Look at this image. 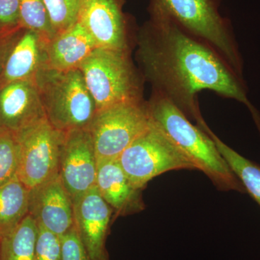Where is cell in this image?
<instances>
[{
  "mask_svg": "<svg viewBox=\"0 0 260 260\" xmlns=\"http://www.w3.org/2000/svg\"><path fill=\"white\" fill-rule=\"evenodd\" d=\"M20 25V0H0V28L13 29Z\"/></svg>",
  "mask_w": 260,
  "mask_h": 260,
  "instance_id": "obj_25",
  "label": "cell"
},
{
  "mask_svg": "<svg viewBox=\"0 0 260 260\" xmlns=\"http://www.w3.org/2000/svg\"><path fill=\"white\" fill-rule=\"evenodd\" d=\"M95 186L117 215H129L144 210L143 189L133 185L117 159L98 161Z\"/></svg>",
  "mask_w": 260,
  "mask_h": 260,
  "instance_id": "obj_14",
  "label": "cell"
},
{
  "mask_svg": "<svg viewBox=\"0 0 260 260\" xmlns=\"http://www.w3.org/2000/svg\"><path fill=\"white\" fill-rule=\"evenodd\" d=\"M28 214L59 237L74 226L73 200L59 176L30 189Z\"/></svg>",
  "mask_w": 260,
  "mask_h": 260,
  "instance_id": "obj_12",
  "label": "cell"
},
{
  "mask_svg": "<svg viewBox=\"0 0 260 260\" xmlns=\"http://www.w3.org/2000/svg\"><path fill=\"white\" fill-rule=\"evenodd\" d=\"M150 20L140 32L138 57L153 91L174 103L189 119L202 116L198 94L209 90L249 108L260 131V119L248 100L243 78L213 48L184 31L150 8Z\"/></svg>",
  "mask_w": 260,
  "mask_h": 260,
  "instance_id": "obj_1",
  "label": "cell"
},
{
  "mask_svg": "<svg viewBox=\"0 0 260 260\" xmlns=\"http://www.w3.org/2000/svg\"><path fill=\"white\" fill-rule=\"evenodd\" d=\"M150 7L213 48L243 78L242 56L230 23L220 14V0H150Z\"/></svg>",
  "mask_w": 260,
  "mask_h": 260,
  "instance_id": "obj_4",
  "label": "cell"
},
{
  "mask_svg": "<svg viewBox=\"0 0 260 260\" xmlns=\"http://www.w3.org/2000/svg\"><path fill=\"white\" fill-rule=\"evenodd\" d=\"M39 226L34 260H61L60 237Z\"/></svg>",
  "mask_w": 260,
  "mask_h": 260,
  "instance_id": "obj_23",
  "label": "cell"
},
{
  "mask_svg": "<svg viewBox=\"0 0 260 260\" xmlns=\"http://www.w3.org/2000/svg\"><path fill=\"white\" fill-rule=\"evenodd\" d=\"M34 79L51 125L64 133L88 129L96 107L78 68L59 71L44 64Z\"/></svg>",
  "mask_w": 260,
  "mask_h": 260,
  "instance_id": "obj_3",
  "label": "cell"
},
{
  "mask_svg": "<svg viewBox=\"0 0 260 260\" xmlns=\"http://www.w3.org/2000/svg\"><path fill=\"white\" fill-rule=\"evenodd\" d=\"M196 121L198 124L197 126H199L200 129H203L213 140L218 151L221 154L232 172L242 183L245 190L260 205V167L255 162L244 158L234 149L225 144L210 129L203 116Z\"/></svg>",
  "mask_w": 260,
  "mask_h": 260,
  "instance_id": "obj_17",
  "label": "cell"
},
{
  "mask_svg": "<svg viewBox=\"0 0 260 260\" xmlns=\"http://www.w3.org/2000/svg\"><path fill=\"white\" fill-rule=\"evenodd\" d=\"M46 44L37 32L31 30L25 29L21 35H17L7 56L0 85L32 79L46 64Z\"/></svg>",
  "mask_w": 260,
  "mask_h": 260,
  "instance_id": "obj_16",
  "label": "cell"
},
{
  "mask_svg": "<svg viewBox=\"0 0 260 260\" xmlns=\"http://www.w3.org/2000/svg\"><path fill=\"white\" fill-rule=\"evenodd\" d=\"M97 48L93 38L77 21L46 44V64L59 71L77 69Z\"/></svg>",
  "mask_w": 260,
  "mask_h": 260,
  "instance_id": "obj_15",
  "label": "cell"
},
{
  "mask_svg": "<svg viewBox=\"0 0 260 260\" xmlns=\"http://www.w3.org/2000/svg\"><path fill=\"white\" fill-rule=\"evenodd\" d=\"M39 226L31 215L5 235L0 236V260H34Z\"/></svg>",
  "mask_w": 260,
  "mask_h": 260,
  "instance_id": "obj_19",
  "label": "cell"
},
{
  "mask_svg": "<svg viewBox=\"0 0 260 260\" xmlns=\"http://www.w3.org/2000/svg\"><path fill=\"white\" fill-rule=\"evenodd\" d=\"M20 25L37 32L46 43L56 36L43 0H20Z\"/></svg>",
  "mask_w": 260,
  "mask_h": 260,
  "instance_id": "obj_20",
  "label": "cell"
},
{
  "mask_svg": "<svg viewBox=\"0 0 260 260\" xmlns=\"http://www.w3.org/2000/svg\"><path fill=\"white\" fill-rule=\"evenodd\" d=\"M153 124L204 173L220 191L246 192L239 178L218 151L211 138L199 126L193 125L184 112L167 98L153 92L147 103Z\"/></svg>",
  "mask_w": 260,
  "mask_h": 260,
  "instance_id": "obj_2",
  "label": "cell"
},
{
  "mask_svg": "<svg viewBox=\"0 0 260 260\" xmlns=\"http://www.w3.org/2000/svg\"><path fill=\"white\" fill-rule=\"evenodd\" d=\"M60 240L61 260H90L75 225Z\"/></svg>",
  "mask_w": 260,
  "mask_h": 260,
  "instance_id": "obj_24",
  "label": "cell"
},
{
  "mask_svg": "<svg viewBox=\"0 0 260 260\" xmlns=\"http://www.w3.org/2000/svg\"><path fill=\"white\" fill-rule=\"evenodd\" d=\"M45 117L34 78L0 85V129L16 134Z\"/></svg>",
  "mask_w": 260,
  "mask_h": 260,
  "instance_id": "obj_13",
  "label": "cell"
},
{
  "mask_svg": "<svg viewBox=\"0 0 260 260\" xmlns=\"http://www.w3.org/2000/svg\"><path fill=\"white\" fill-rule=\"evenodd\" d=\"M78 69L97 112L123 103L141 101V79L128 51L97 48Z\"/></svg>",
  "mask_w": 260,
  "mask_h": 260,
  "instance_id": "obj_5",
  "label": "cell"
},
{
  "mask_svg": "<svg viewBox=\"0 0 260 260\" xmlns=\"http://www.w3.org/2000/svg\"><path fill=\"white\" fill-rule=\"evenodd\" d=\"M78 21L98 48L128 51L125 18L119 0H82Z\"/></svg>",
  "mask_w": 260,
  "mask_h": 260,
  "instance_id": "obj_11",
  "label": "cell"
},
{
  "mask_svg": "<svg viewBox=\"0 0 260 260\" xmlns=\"http://www.w3.org/2000/svg\"><path fill=\"white\" fill-rule=\"evenodd\" d=\"M98 160L89 129L65 133L59 177L73 202L95 186Z\"/></svg>",
  "mask_w": 260,
  "mask_h": 260,
  "instance_id": "obj_9",
  "label": "cell"
},
{
  "mask_svg": "<svg viewBox=\"0 0 260 260\" xmlns=\"http://www.w3.org/2000/svg\"><path fill=\"white\" fill-rule=\"evenodd\" d=\"M53 30L64 31L78 21L82 0H43Z\"/></svg>",
  "mask_w": 260,
  "mask_h": 260,
  "instance_id": "obj_22",
  "label": "cell"
},
{
  "mask_svg": "<svg viewBox=\"0 0 260 260\" xmlns=\"http://www.w3.org/2000/svg\"><path fill=\"white\" fill-rule=\"evenodd\" d=\"M15 135L20 147L19 180L30 189L59 176L64 132L45 117Z\"/></svg>",
  "mask_w": 260,
  "mask_h": 260,
  "instance_id": "obj_8",
  "label": "cell"
},
{
  "mask_svg": "<svg viewBox=\"0 0 260 260\" xmlns=\"http://www.w3.org/2000/svg\"><path fill=\"white\" fill-rule=\"evenodd\" d=\"M17 28L2 29L0 28V79L7 56L9 52L10 48L16 38Z\"/></svg>",
  "mask_w": 260,
  "mask_h": 260,
  "instance_id": "obj_26",
  "label": "cell"
},
{
  "mask_svg": "<svg viewBox=\"0 0 260 260\" xmlns=\"http://www.w3.org/2000/svg\"><path fill=\"white\" fill-rule=\"evenodd\" d=\"M117 160L133 185L140 189H144L148 181L164 173L196 169L190 160L152 121L148 129L124 150Z\"/></svg>",
  "mask_w": 260,
  "mask_h": 260,
  "instance_id": "obj_6",
  "label": "cell"
},
{
  "mask_svg": "<svg viewBox=\"0 0 260 260\" xmlns=\"http://www.w3.org/2000/svg\"><path fill=\"white\" fill-rule=\"evenodd\" d=\"M151 124L148 105L123 103L99 111L89 126L98 161L119 158Z\"/></svg>",
  "mask_w": 260,
  "mask_h": 260,
  "instance_id": "obj_7",
  "label": "cell"
},
{
  "mask_svg": "<svg viewBox=\"0 0 260 260\" xmlns=\"http://www.w3.org/2000/svg\"><path fill=\"white\" fill-rule=\"evenodd\" d=\"M75 227L90 260H109L106 241L112 208L107 204L96 186L73 201Z\"/></svg>",
  "mask_w": 260,
  "mask_h": 260,
  "instance_id": "obj_10",
  "label": "cell"
},
{
  "mask_svg": "<svg viewBox=\"0 0 260 260\" xmlns=\"http://www.w3.org/2000/svg\"><path fill=\"white\" fill-rule=\"evenodd\" d=\"M20 147L16 135L0 129V187L17 177Z\"/></svg>",
  "mask_w": 260,
  "mask_h": 260,
  "instance_id": "obj_21",
  "label": "cell"
},
{
  "mask_svg": "<svg viewBox=\"0 0 260 260\" xmlns=\"http://www.w3.org/2000/svg\"><path fill=\"white\" fill-rule=\"evenodd\" d=\"M30 189L18 177L0 187V236L8 234L28 215Z\"/></svg>",
  "mask_w": 260,
  "mask_h": 260,
  "instance_id": "obj_18",
  "label": "cell"
}]
</instances>
